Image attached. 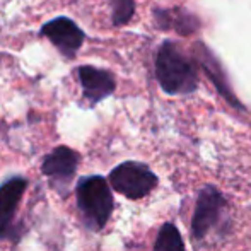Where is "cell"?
<instances>
[{
	"label": "cell",
	"instance_id": "11",
	"mask_svg": "<svg viewBox=\"0 0 251 251\" xmlns=\"http://www.w3.org/2000/svg\"><path fill=\"white\" fill-rule=\"evenodd\" d=\"M152 251H185V241L173 222H164L161 226Z\"/></svg>",
	"mask_w": 251,
	"mask_h": 251
},
{
	"label": "cell",
	"instance_id": "1",
	"mask_svg": "<svg viewBox=\"0 0 251 251\" xmlns=\"http://www.w3.org/2000/svg\"><path fill=\"white\" fill-rule=\"evenodd\" d=\"M155 77L166 94H190L199 87L197 67L173 41L161 45L155 55Z\"/></svg>",
	"mask_w": 251,
	"mask_h": 251
},
{
	"label": "cell",
	"instance_id": "9",
	"mask_svg": "<svg viewBox=\"0 0 251 251\" xmlns=\"http://www.w3.org/2000/svg\"><path fill=\"white\" fill-rule=\"evenodd\" d=\"M154 19L159 29H173L190 36L199 29V19L185 9H154Z\"/></svg>",
	"mask_w": 251,
	"mask_h": 251
},
{
	"label": "cell",
	"instance_id": "2",
	"mask_svg": "<svg viewBox=\"0 0 251 251\" xmlns=\"http://www.w3.org/2000/svg\"><path fill=\"white\" fill-rule=\"evenodd\" d=\"M75 195L86 227L91 231H101L108 224L115 207L109 181L102 176H86L77 183Z\"/></svg>",
	"mask_w": 251,
	"mask_h": 251
},
{
	"label": "cell",
	"instance_id": "3",
	"mask_svg": "<svg viewBox=\"0 0 251 251\" xmlns=\"http://www.w3.org/2000/svg\"><path fill=\"white\" fill-rule=\"evenodd\" d=\"M109 185L130 200L147 197L157 186V176L147 164L137 161H126L118 164L109 173Z\"/></svg>",
	"mask_w": 251,
	"mask_h": 251
},
{
	"label": "cell",
	"instance_id": "10",
	"mask_svg": "<svg viewBox=\"0 0 251 251\" xmlns=\"http://www.w3.org/2000/svg\"><path fill=\"white\" fill-rule=\"evenodd\" d=\"M199 62H200V65L203 67L205 72H207V75L212 79V82L215 84V87H217L219 93L226 98V101H227L229 104L234 106V108L243 109V104L238 101V98H234L231 87H229L227 77H226L221 63L215 60V56L212 55L210 50H207V48L201 47V45H200V51H199Z\"/></svg>",
	"mask_w": 251,
	"mask_h": 251
},
{
	"label": "cell",
	"instance_id": "5",
	"mask_svg": "<svg viewBox=\"0 0 251 251\" xmlns=\"http://www.w3.org/2000/svg\"><path fill=\"white\" fill-rule=\"evenodd\" d=\"M40 33L62 53L65 58H74L82 48L86 33L70 17L60 16L41 26Z\"/></svg>",
	"mask_w": 251,
	"mask_h": 251
},
{
	"label": "cell",
	"instance_id": "8",
	"mask_svg": "<svg viewBox=\"0 0 251 251\" xmlns=\"http://www.w3.org/2000/svg\"><path fill=\"white\" fill-rule=\"evenodd\" d=\"M27 188V179L12 176L0 185V239L7 238L12 231L17 205Z\"/></svg>",
	"mask_w": 251,
	"mask_h": 251
},
{
	"label": "cell",
	"instance_id": "6",
	"mask_svg": "<svg viewBox=\"0 0 251 251\" xmlns=\"http://www.w3.org/2000/svg\"><path fill=\"white\" fill-rule=\"evenodd\" d=\"M80 155L67 146L55 147L41 164V173L51 179L53 186L62 193H67V186L75 176Z\"/></svg>",
	"mask_w": 251,
	"mask_h": 251
},
{
	"label": "cell",
	"instance_id": "4",
	"mask_svg": "<svg viewBox=\"0 0 251 251\" xmlns=\"http://www.w3.org/2000/svg\"><path fill=\"white\" fill-rule=\"evenodd\" d=\"M226 207L227 201L215 186L207 185L200 190L192 217V236L197 241H201L210 229L221 224Z\"/></svg>",
	"mask_w": 251,
	"mask_h": 251
},
{
	"label": "cell",
	"instance_id": "7",
	"mask_svg": "<svg viewBox=\"0 0 251 251\" xmlns=\"http://www.w3.org/2000/svg\"><path fill=\"white\" fill-rule=\"evenodd\" d=\"M77 77H79L80 87H82L84 100H87L91 106L111 96L116 89L115 77L104 69H98L93 65H80L77 69Z\"/></svg>",
	"mask_w": 251,
	"mask_h": 251
},
{
	"label": "cell",
	"instance_id": "12",
	"mask_svg": "<svg viewBox=\"0 0 251 251\" xmlns=\"http://www.w3.org/2000/svg\"><path fill=\"white\" fill-rule=\"evenodd\" d=\"M135 14V0H111V21L115 26H125Z\"/></svg>",
	"mask_w": 251,
	"mask_h": 251
}]
</instances>
